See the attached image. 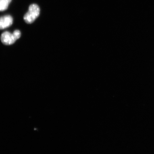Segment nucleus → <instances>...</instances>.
<instances>
[{
  "mask_svg": "<svg viewBox=\"0 0 154 154\" xmlns=\"http://www.w3.org/2000/svg\"><path fill=\"white\" fill-rule=\"evenodd\" d=\"M13 19L10 15H6L0 17V29L9 27L12 24Z\"/></svg>",
  "mask_w": 154,
  "mask_h": 154,
  "instance_id": "obj_3",
  "label": "nucleus"
},
{
  "mask_svg": "<svg viewBox=\"0 0 154 154\" xmlns=\"http://www.w3.org/2000/svg\"><path fill=\"white\" fill-rule=\"evenodd\" d=\"M13 34H14L15 37L17 38V39H19L21 36V32L19 30H15L13 32Z\"/></svg>",
  "mask_w": 154,
  "mask_h": 154,
  "instance_id": "obj_5",
  "label": "nucleus"
},
{
  "mask_svg": "<svg viewBox=\"0 0 154 154\" xmlns=\"http://www.w3.org/2000/svg\"><path fill=\"white\" fill-rule=\"evenodd\" d=\"M1 39L2 43L5 45H11L17 40L14 34L8 32H5L2 34Z\"/></svg>",
  "mask_w": 154,
  "mask_h": 154,
  "instance_id": "obj_2",
  "label": "nucleus"
},
{
  "mask_svg": "<svg viewBox=\"0 0 154 154\" xmlns=\"http://www.w3.org/2000/svg\"><path fill=\"white\" fill-rule=\"evenodd\" d=\"M11 0H0V11H4L7 9Z\"/></svg>",
  "mask_w": 154,
  "mask_h": 154,
  "instance_id": "obj_4",
  "label": "nucleus"
},
{
  "mask_svg": "<svg viewBox=\"0 0 154 154\" xmlns=\"http://www.w3.org/2000/svg\"><path fill=\"white\" fill-rule=\"evenodd\" d=\"M40 9L38 6L35 4L30 5L28 11L24 15V19L28 24H31L39 16Z\"/></svg>",
  "mask_w": 154,
  "mask_h": 154,
  "instance_id": "obj_1",
  "label": "nucleus"
}]
</instances>
